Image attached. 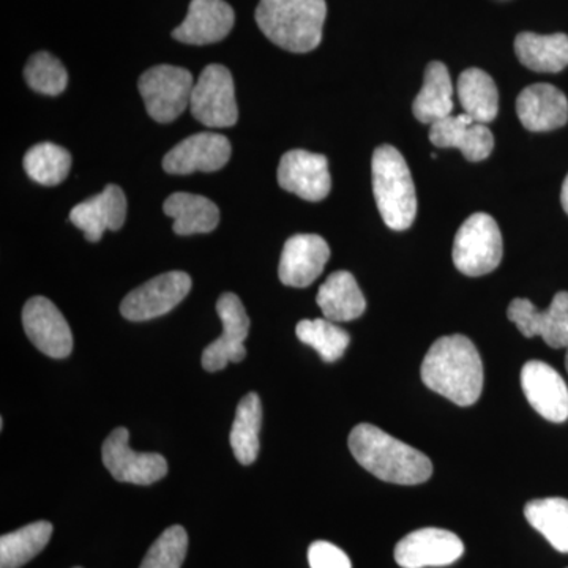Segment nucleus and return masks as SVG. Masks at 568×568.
I'll return each instance as SVG.
<instances>
[{
	"label": "nucleus",
	"mask_w": 568,
	"mask_h": 568,
	"mask_svg": "<svg viewBox=\"0 0 568 568\" xmlns=\"http://www.w3.org/2000/svg\"><path fill=\"white\" fill-rule=\"evenodd\" d=\"M231 142L216 133H197L179 142L163 159L168 174L189 175L222 170L231 159Z\"/></svg>",
	"instance_id": "4468645a"
},
{
	"label": "nucleus",
	"mask_w": 568,
	"mask_h": 568,
	"mask_svg": "<svg viewBox=\"0 0 568 568\" xmlns=\"http://www.w3.org/2000/svg\"><path fill=\"white\" fill-rule=\"evenodd\" d=\"M129 429L115 428L103 444V465L122 484L152 485L168 474V462L160 454H140L129 444Z\"/></svg>",
	"instance_id": "1a4fd4ad"
},
{
	"label": "nucleus",
	"mask_w": 568,
	"mask_h": 568,
	"mask_svg": "<svg viewBox=\"0 0 568 568\" xmlns=\"http://www.w3.org/2000/svg\"><path fill=\"white\" fill-rule=\"evenodd\" d=\"M373 193L384 223L405 231L417 215L416 186L405 156L394 145H381L373 153Z\"/></svg>",
	"instance_id": "20e7f679"
},
{
	"label": "nucleus",
	"mask_w": 568,
	"mask_h": 568,
	"mask_svg": "<svg viewBox=\"0 0 568 568\" xmlns=\"http://www.w3.org/2000/svg\"><path fill=\"white\" fill-rule=\"evenodd\" d=\"M308 562L312 568H353L349 556L342 548L323 540L310 545Z\"/></svg>",
	"instance_id": "72a5a7b5"
},
{
	"label": "nucleus",
	"mask_w": 568,
	"mask_h": 568,
	"mask_svg": "<svg viewBox=\"0 0 568 568\" xmlns=\"http://www.w3.org/2000/svg\"><path fill=\"white\" fill-rule=\"evenodd\" d=\"M216 312L223 324V335L205 347L203 366L205 372H222L227 364L244 361V342L250 332V320L241 298L233 293L223 294L216 302Z\"/></svg>",
	"instance_id": "9d476101"
},
{
	"label": "nucleus",
	"mask_w": 568,
	"mask_h": 568,
	"mask_svg": "<svg viewBox=\"0 0 568 568\" xmlns=\"http://www.w3.org/2000/svg\"><path fill=\"white\" fill-rule=\"evenodd\" d=\"M22 325L33 346L48 357L65 358L73 351L70 325L50 298L28 301L22 310Z\"/></svg>",
	"instance_id": "ddd939ff"
},
{
	"label": "nucleus",
	"mask_w": 568,
	"mask_h": 568,
	"mask_svg": "<svg viewBox=\"0 0 568 568\" xmlns=\"http://www.w3.org/2000/svg\"><path fill=\"white\" fill-rule=\"evenodd\" d=\"M347 444L355 462L379 480L420 485L432 477V459L375 425L355 426Z\"/></svg>",
	"instance_id": "f03ea898"
},
{
	"label": "nucleus",
	"mask_w": 568,
	"mask_h": 568,
	"mask_svg": "<svg viewBox=\"0 0 568 568\" xmlns=\"http://www.w3.org/2000/svg\"><path fill=\"white\" fill-rule=\"evenodd\" d=\"M190 110L197 122L211 129H227L237 123L234 80L226 67L220 63L205 67L194 82Z\"/></svg>",
	"instance_id": "0eeeda50"
},
{
	"label": "nucleus",
	"mask_w": 568,
	"mask_h": 568,
	"mask_svg": "<svg viewBox=\"0 0 568 568\" xmlns=\"http://www.w3.org/2000/svg\"><path fill=\"white\" fill-rule=\"evenodd\" d=\"M52 525L37 521L0 538V568H20L40 555L51 540Z\"/></svg>",
	"instance_id": "c85d7f7f"
},
{
	"label": "nucleus",
	"mask_w": 568,
	"mask_h": 568,
	"mask_svg": "<svg viewBox=\"0 0 568 568\" xmlns=\"http://www.w3.org/2000/svg\"><path fill=\"white\" fill-rule=\"evenodd\" d=\"M328 257L331 248L320 235H293L284 244L278 267L280 280L291 287L310 286L323 274Z\"/></svg>",
	"instance_id": "f3484780"
},
{
	"label": "nucleus",
	"mask_w": 568,
	"mask_h": 568,
	"mask_svg": "<svg viewBox=\"0 0 568 568\" xmlns=\"http://www.w3.org/2000/svg\"><path fill=\"white\" fill-rule=\"evenodd\" d=\"M458 97L465 114L474 122L487 125L495 121L499 111V93L496 82L484 70L463 71L458 80Z\"/></svg>",
	"instance_id": "a878e982"
},
{
	"label": "nucleus",
	"mask_w": 568,
	"mask_h": 568,
	"mask_svg": "<svg viewBox=\"0 0 568 568\" xmlns=\"http://www.w3.org/2000/svg\"><path fill=\"white\" fill-rule=\"evenodd\" d=\"M508 320L526 338L541 336L548 346L568 347V293L560 291L547 310H537L528 298H515L507 310Z\"/></svg>",
	"instance_id": "f8f14e48"
},
{
	"label": "nucleus",
	"mask_w": 568,
	"mask_h": 568,
	"mask_svg": "<svg viewBox=\"0 0 568 568\" xmlns=\"http://www.w3.org/2000/svg\"><path fill=\"white\" fill-rule=\"evenodd\" d=\"M529 525L559 552H568V500L564 497L530 500L525 507Z\"/></svg>",
	"instance_id": "cd10ccee"
},
{
	"label": "nucleus",
	"mask_w": 568,
	"mask_h": 568,
	"mask_svg": "<svg viewBox=\"0 0 568 568\" xmlns=\"http://www.w3.org/2000/svg\"><path fill=\"white\" fill-rule=\"evenodd\" d=\"M125 219L126 197L118 185H108L102 193L70 212V222L85 234L89 242H100L104 231L121 230Z\"/></svg>",
	"instance_id": "aec40b11"
},
{
	"label": "nucleus",
	"mask_w": 568,
	"mask_h": 568,
	"mask_svg": "<svg viewBox=\"0 0 568 568\" xmlns=\"http://www.w3.org/2000/svg\"><path fill=\"white\" fill-rule=\"evenodd\" d=\"M77 568H80V567H77Z\"/></svg>",
	"instance_id": "e433bc0d"
},
{
	"label": "nucleus",
	"mask_w": 568,
	"mask_h": 568,
	"mask_svg": "<svg viewBox=\"0 0 568 568\" xmlns=\"http://www.w3.org/2000/svg\"><path fill=\"white\" fill-rule=\"evenodd\" d=\"M465 545L457 534L425 528L407 534L395 548V560L403 568L446 567L457 562Z\"/></svg>",
	"instance_id": "9b49d317"
},
{
	"label": "nucleus",
	"mask_w": 568,
	"mask_h": 568,
	"mask_svg": "<svg viewBox=\"0 0 568 568\" xmlns=\"http://www.w3.org/2000/svg\"><path fill=\"white\" fill-rule=\"evenodd\" d=\"M519 62L540 73H559L568 65V36L523 32L515 40Z\"/></svg>",
	"instance_id": "393cba45"
},
{
	"label": "nucleus",
	"mask_w": 568,
	"mask_h": 568,
	"mask_svg": "<svg viewBox=\"0 0 568 568\" xmlns=\"http://www.w3.org/2000/svg\"><path fill=\"white\" fill-rule=\"evenodd\" d=\"M24 78L32 91L55 97L65 91L69 74L65 67L50 52H37L29 59Z\"/></svg>",
	"instance_id": "2f4dec72"
},
{
	"label": "nucleus",
	"mask_w": 568,
	"mask_h": 568,
	"mask_svg": "<svg viewBox=\"0 0 568 568\" xmlns=\"http://www.w3.org/2000/svg\"><path fill=\"white\" fill-rule=\"evenodd\" d=\"M138 88L153 121L170 123L190 106L194 81L182 67L159 65L141 74Z\"/></svg>",
	"instance_id": "423d86ee"
},
{
	"label": "nucleus",
	"mask_w": 568,
	"mask_h": 568,
	"mask_svg": "<svg viewBox=\"0 0 568 568\" xmlns=\"http://www.w3.org/2000/svg\"><path fill=\"white\" fill-rule=\"evenodd\" d=\"M521 387L529 405L555 424L568 418V387L562 376L545 362L530 361L521 369Z\"/></svg>",
	"instance_id": "dca6fc26"
},
{
	"label": "nucleus",
	"mask_w": 568,
	"mask_h": 568,
	"mask_svg": "<svg viewBox=\"0 0 568 568\" xmlns=\"http://www.w3.org/2000/svg\"><path fill=\"white\" fill-rule=\"evenodd\" d=\"M560 201H562L564 211L568 213V175L564 181L562 193H560Z\"/></svg>",
	"instance_id": "f704fd0d"
},
{
	"label": "nucleus",
	"mask_w": 568,
	"mask_h": 568,
	"mask_svg": "<svg viewBox=\"0 0 568 568\" xmlns=\"http://www.w3.org/2000/svg\"><path fill=\"white\" fill-rule=\"evenodd\" d=\"M517 112L529 132H551L568 121V100L551 84H534L519 93Z\"/></svg>",
	"instance_id": "412c9836"
},
{
	"label": "nucleus",
	"mask_w": 568,
	"mask_h": 568,
	"mask_svg": "<svg viewBox=\"0 0 568 568\" xmlns=\"http://www.w3.org/2000/svg\"><path fill=\"white\" fill-rule=\"evenodd\" d=\"M422 381L458 406L476 405L484 390V364L465 335L436 339L422 362Z\"/></svg>",
	"instance_id": "f257e3e1"
},
{
	"label": "nucleus",
	"mask_w": 568,
	"mask_h": 568,
	"mask_svg": "<svg viewBox=\"0 0 568 568\" xmlns=\"http://www.w3.org/2000/svg\"><path fill=\"white\" fill-rule=\"evenodd\" d=\"M278 183L286 192L305 201H323L331 193L332 179L324 155L295 149L284 153L278 166Z\"/></svg>",
	"instance_id": "2eb2a0df"
},
{
	"label": "nucleus",
	"mask_w": 568,
	"mask_h": 568,
	"mask_svg": "<svg viewBox=\"0 0 568 568\" xmlns=\"http://www.w3.org/2000/svg\"><path fill=\"white\" fill-rule=\"evenodd\" d=\"M263 424V406L256 394L245 395L235 410L231 428V447L241 465L250 466L260 455V429Z\"/></svg>",
	"instance_id": "bb28decb"
},
{
	"label": "nucleus",
	"mask_w": 568,
	"mask_h": 568,
	"mask_svg": "<svg viewBox=\"0 0 568 568\" xmlns=\"http://www.w3.org/2000/svg\"><path fill=\"white\" fill-rule=\"evenodd\" d=\"M295 335L304 345L312 346L327 364L345 355L351 338L346 331L328 320H304L295 327Z\"/></svg>",
	"instance_id": "7c9ffc66"
},
{
	"label": "nucleus",
	"mask_w": 568,
	"mask_h": 568,
	"mask_svg": "<svg viewBox=\"0 0 568 568\" xmlns=\"http://www.w3.org/2000/svg\"><path fill=\"white\" fill-rule=\"evenodd\" d=\"M325 320L347 323L365 313L366 302L354 275L346 271L335 272L325 280L316 297Z\"/></svg>",
	"instance_id": "4be33fe9"
},
{
	"label": "nucleus",
	"mask_w": 568,
	"mask_h": 568,
	"mask_svg": "<svg viewBox=\"0 0 568 568\" xmlns=\"http://www.w3.org/2000/svg\"><path fill=\"white\" fill-rule=\"evenodd\" d=\"M454 111V85L443 62H432L425 70L424 88L414 100L413 112L418 122L443 121Z\"/></svg>",
	"instance_id": "b1692460"
},
{
	"label": "nucleus",
	"mask_w": 568,
	"mask_h": 568,
	"mask_svg": "<svg viewBox=\"0 0 568 568\" xmlns=\"http://www.w3.org/2000/svg\"><path fill=\"white\" fill-rule=\"evenodd\" d=\"M429 141L439 149H458L467 162H481L491 155L495 138L485 123L474 122L469 115H448L433 123Z\"/></svg>",
	"instance_id": "6ab92c4d"
},
{
	"label": "nucleus",
	"mask_w": 568,
	"mask_h": 568,
	"mask_svg": "<svg viewBox=\"0 0 568 568\" xmlns=\"http://www.w3.org/2000/svg\"><path fill=\"white\" fill-rule=\"evenodd\" d=\"M163 211L174 220V233L179 235L212 233L220 223L219 207L200 194H171Z\"/></svg>",
	"instance_id": "5701e85b"
},
{
	"label": "nucleus",
	"mask_w": 568,
	"mask_h": 568,
	"mask_svg": "<svg viewBox=\"0 0 568 568\" xmlns=\"http://www.w3.org/2000/svg\"><path fill=\"white\" fill-rule=\"evenodd\" d=\"M327 17L325 0H260L256 22L276 47L310 52L320 47Z\"/></svg>",
	"instance_id": "7ed1b4c3"
},
{
	"label": "nucleus",
	"mask_w": 568,
	"mask_h": 568,
	"mask_svg": "<svg viewBox=\"0 0 568 568\" xmlns=\"http://www.w3.org/2000/svg\"><path fill=\"white\" fill-rule=\"evenodd\" d=\"M192 290V278L185 272H168L133 290L123 298L121 313L133 323L155 320L175 308Z\"/></svg>",
	"instance_id": "6e6552de"
},
{
	"label": "nucleus",
	"mask_w": 568,
	"mask_h": 568,
	"mask_svg": "<svg viewBox=\"0 0 568 568\" xmlns=\"http://www.w3.org/2000/svg\"><path fill=\"white\" fill-rule=\"evenodd\" d=\"M503 261V234L488 213H474L455 235L454 263L467 276L487 275Z\"/></svg>",
	"instance_id": "39448f33"
},
{
	"label": "nucleus",
	"mask_w": 568,
	"mask_h": 568,
	"mask_svg": "<svg viewBox=\"0 0 568 568\" xmlns=\"http://www.w3.org/2000/svg\"><path fill=\"white\" fill-rule=\"evenodd\" d=\"M189 549V536L182 526H171L156 538L140 568H182Z\"/></svg>",
	"instance_id": "473e14b6"
},
{
	"label": "nucleus",
	"mask_w": 568,
	"mask_h": 568,
	"mask_svg": "<svg viewBox=\"0 0 568 568\" xmlns=\"http://www.w3.org/2000/svg\"><path fill=\"white\" fill-rule=\"evenodd\" d=\"M70 168V153L52 142L33 145L24 156L26 173L33 182L44 186H54L65 181Z\"/></svg>",
	"instance_id": "c756f323"
},
{
	"label": "nucleus",
	"mask_w": 568,
	"mask_h": 568,
	"mask_svg": "<svg viewBox=\"0 0 568 568\" xmlns=\"http://www.w3.org/2000/svg\"><path fill=\"white\" fill-rule=\"evenodd\" d=\"M234 21L233 7L224 0H192L189 14L174 29L173 37L182 43L196 47L216 43L230 36Z\"/></svg>",
	"instance_id": "a211bd4d"
},
{
	"label": "nucleus",
	"mask_w": 568,
	"mask_h": 568,
	"mask_svg": "<svg viewBox=\"0 0 568 568\" xmlns=\"http://www.w3.org/2000/svg\"><path fill=\"white\" fill-rule=\"evenodd\" d=\"M566 368H567V373H568V347H567V354H566Z\"/></svg>",
	"instance_id": "c9c22d12"
}]
</instances>
